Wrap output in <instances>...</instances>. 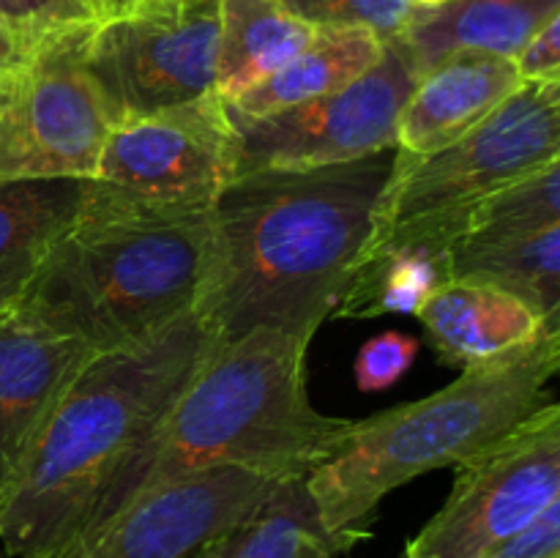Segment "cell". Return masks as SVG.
<instances>
[{
	"instance_id": "1",
	"label": "cell",
	"mask_w": 560,
	"mask_h": 558,
	"mask_svg": "<svg viewBox=\"0 0 560 558\" xmlns=\"http://www.w3.org/2000/svg\"><path fill=\"white\" fill-rule=\"evenodd\" d=\"M394 159L397 148L326 167L255 170L219 191L191 306L217 342L255 328L315 337L353 277Z\"/></svg>"
},
{
	"instance_id": "2",
	"label": "cell",
	"mask_w": 560,
	"mask_h": 558,
	"mask_svg": "<svg viewBox=\"0 0 560 558\" xmlns=\"http://www.w3.org/2000/svg\"><path fill=\"white\" fill-rule=\"evenodd\" d=\"M310 342L279 328L213 342L184 392L126 454L60 545L91 534L140 496L195 470L241 465L295 479L334 457L353 421L312 405Z\"/></svg>"
},
{
	"instance_id": "3",
	"label": "cell",
	"mask_w": 560,
	"mask_h": 558,
	"mask_svg": "<svg viewBox=\"0 0 560 558\" xmlns=\"http://www.w3.org/2000/svg\"><path fill=\"white\" fill-rule=\"evenodd\" d=\"M213 342L200 315L189 310L137 342L88 359L0 503L5 556H42L74 531L104 481L184 392Z\"/></svg>"
},
{
	"instance_id": "4",
	"label": "cell",
	"mask_w": 560,
	"mask_h": 558,
	"mask_svg": "<svg viewBox=\"0 0 560 558\" xmlns=\"http://www.w3.org/2000/svg\"><path fill=\"white\" fill-rule=\"evenodd\" d=\"M208 211L140 206L93 181L88 206L49 246L14 310L93 353L159 332L195 306Z\"/></svg>"
},
{
	"instance_id": "5",
	"label": "cell",
	"mask_w": 560,
	"mask_h": 558,
	"mask_svg": "<svg viewBox=\"0 0 560 558\" xmlns=\"http://www.w3.org/2000/svg\"><path fill=\"white\" fill-rule=\"evenodd\" d=\"M558 367L560 334H545L501 359L463 367L430 397L353 421L334 457L306 476L320 523L353 547L388 492L427 470L468 463L547 408Z\"/></svg>"
},
{
	"instance_id": "6",
	"label": "cell",
	"mask_w": 560,
	"mask_h": 558,
	"mask_svg": "<svg viewBox=\"0 0 560 558\" xmlns=\"http://www.w3.org/2000/svg\"><path fill=\"white\" fill-rule=\"evenodd\" d=\"M558 159L560 82H523L452 146L421 159L397 153L355 268L402 249L448 255L474 202Z\"/></svg>"
},
{
	"instance_id": "7",
	"label": "cell",
	"mask_w": 560,
	"mask_h": 558,
	"mask_svg": "<svg viewBox=\"0 0 560 558\" xmlns=\"http://www.w3.org/2000/svg\"><path fill=\"white\" fill-rule=\"evenodd\" d=\"M88 31L38 44L0 93V181L96 178L118 124L85 60Z\"/></svg>"
},
{
	"instance_id": "8",
	"label": "cell",
	"mask_w": 560,
	"mask_h": 558,
	"mask_svg": "<svg viewBox=\"0 0 560 558\" xmlns=\"http://www.w3.org/2000/svg\"><path fill=\"white\" fill-rule=\"evenodd\" d=\"M219 0H142L88 33L85 60L115 120L217 93Z\"/></svg>"
},
{
	"instance_id": "9",
	"label": "cell",
	"mask_w": 560,
	"mask_h": 558,
	"mask_svg": "<svg viewBox=\"0 0 560 558\" xmlns=\"http://www.w3.org/2000/svg\"><path fill=\"white\" fill-rule=\"evenodd\" d=\"M454 470L446 503L405 545V558H485L560 501L556 399Z\"/></svg>"
},
{
	"instance_id": "10",
	"label": "cell",
	"mask_w": 560,
	"mask_h": 558,
	"mask_svg": "<svg viewBox=\"0 0 560 558\" xmlns=\"http://www.w3.org/2000/svg\"><path fill=\"white\" fill-rule=\"evenodd\" d=\"M238 135L217 93L113 126L96 167L98 189L120 200L208 211L235 178Z\"/></svg>"
},
{
	"instance_id": "11",
	"label": "cell",
	"mask_w": 560,
	"mask_h": 558,
	"mask_svg": "<svg viewBox=\"0 0 560 558\" xmlns=\"http://www.w3.org/2000/svg\"><path fill=\"white\" fill-rule=\"evenodd\" d=\"M416 82L419 71L392 38L381 60L342 91L260 118L230 115L238 135L235 175L326 167L397 148V120Z\"/></svg>"
},
{
	"instance_id": "12",
	"label": "cell",
	"mask_w": 560,
	"mask_h": 558,
	"mask_svg": "<svg viewBox=\"0 0 560 558\" xmlns=\"http://www.w3.org/2000/svg\"><path fill=\"white\" fill-rule=\"evenodd\" d=\"M279 481L241 465L195 470L140 496L91 534L31 558H186L249 523Z\"/></svg>"
},
{
	"instance_id": "13",
	"label": "cell",
	"mask_w": 560,
	"mask_h": 558,
	"mask_svg": "<svg viewBox=\"0 0 560 558\" xmlns=\"http://www.w3.org/2000/svg\"><path fill=\"white\" fill-rule=\"evenodd\" d=\"M93 350L11 306L0 312V503Z\"/></svg>"
},
{
	"instance_id": "14",
	"label": "cell",
	"mask_w": 560,
	"mask_h": 558,
	"mask_svg": "<svg viewBox=\"0 0 560 558\" xmlns=\"http://www.w3.org/2000/svg\"><path fill=\"white\" fill-rule=\"evenodd\" d=\"M523 85L512 58L452 53L424 71L397 120V153L421 159L452 146Z\"/></svg>"
},
{
	"instance_id": "15",
	"label": "cell",
	"mask_w": 560,
	"mask_h": 558,
	"mask_svg": "<svg viewBox=\"0 0 560 558\" xmlns=\"http://www.w3.org/2000/svg\"><path fill=\"white\" fill-rule=\"evenodd\" d=\"M416 317L435 353L457 367L501 359L545 334H558L517 295L463 279L432 290Z\"/></svg>"
},
{
	"instance_id": "16",
	"label": "cell",
	"mask_w": 560,
	"mask_h": 558,
	"mask_svg": "<svg viewBox=\"0 0 560 558\" xmlns=\"http://www.w3.org/2000/svg\"><path fill=\"white\" fill-rule=\"evenodd\" d=\"M556 14L560 0H448L441 9H419L394 42L421 77L452 53H490L514 60Z\"/></svg>"
},
{
	"instance_id": "17",
	"label": "cell",
	"mask_w": 560,
	"mask_h": 558,
	"mask_svg": "<svg viewBox=\"0 0 560 558\" xmlns=\"http://www.w3.org/2000/svg\"><path fill=\"white\" fill-rule=\"evenodd\" d=\"M93 181H0V312L11 310L31 284L44 255L88 206Z\"/></svg>"
},
{
	"instance_id": "18",
	"label": "cell",
	"mask_w": 560,
	"mask_h": 558,
	"mask_svg": "<svg viewBox=\"0 0 560 558\" xmlns=\"http://www.w3.org/2000/svg\"><path fill=\"white\" fill-rule=\"evenodd\" d=\"M386 42L366 27H315L312 42L277 74L228 104L235 118H260L342 91L381 60Z\"/></svg>"
},
{
	"instance_id": "19",
	"label": "cell",
	"mask_w": 560,
	"mask_h": 558,
	"mask_svg": "<svg viewBox=\"0 0 560 558\" xmlns=\"http://www.w3.org/2000/svg\"><path fill=\"white\" fill-rule=\"evenodd\" d=\"M217 96L235 102L277 74L315 36V27L290 14L282 0H219Z\"/></svg>"
},
{
	"instance_id": "20",
	"label": "cell",
	"mask_w": 560,
	"mask_h": 558,
	"mask_svg": "<svg viewBox=\"0 0 560 558\" xmlns=\"http://www.w3.org/2000/svg\"><path fill=\"white\" fill-rule=\"evenodd\" d=\"M448 279L506 290L560 334V224L492 244H454Z\"/></svg>"
},
{
	"instance_id": "21",
	"label": "cell",
	"mask_w": 560,
	"mask_h": 558,
	"mask_svg": "<svg viewBox=\"0 0 560 558\" xmlns=\"http://www.w3.org/2000/svg\"><path fill=\"white\" fill-rule=\"evenodd\" d=\"M350 545L328 534L306 490V476L279 481L255 518L241 528L230 558H337Z\"/></svg>"
},
{
	"instance_id": "22",
	"label": "cell",
	"mask_w": 560,
	"mask_h": 558,
	"mask_svg": "<svg viewBox=\"0 0 560 558\" xmlns=\"http://www.w3.org/2000/svg\"><path fill=\"white\" fill-rule=\"evenodd\" d=\"M443 282H448V255L424 249L388 252L355 268L334 315H416Z\"/></svg>"
},
{
	"instance_id": "23",
	"label": "cell",
	"mask_w": 560,
	"mask_h": 558,
	"mask_svg": "<svg viewBox=\"0 0 560 558\" xmlns=\"http://www.w3.org/2000/svg\"><path fill=\"white\" fill-rule=\"evenodd\" d=\"M552 224H560V159L474 202L457 244L520 239Z\"/></svg>"
},
{
	"instance_id": "24",
	"label": "cell",
	"mask_w": 560,
	"mask_h": 558,
	"mask_svg": "<svg viewBox=\"0 0 560 558\" xmlns=\"http://www.w3.org/2000/svg\"><path fill=\"white\" fill-rule=\"evenodd\" d=\"M107 0H0V33L20 60L38 44L107 20Z\"/></svg>"
},
{
	"instance_id": "25",
	"label": "cell",
	"mask_w": 560,
	"mask_h": 558,
	"mask_svg": "<svg viewBox=\"0 0 560 558\" xmlns=\"http://www.w3.org/2000/svg\"><path fill=\"white\" fill-rule=\"evenodd\" d=\"M282 5L312 27H366L383 42L402 36L419 14L410 0H282Z\"/></svg>"
},
{
	"instance_id": "26",
	"label": "cell",
	"mask_w": 560,
	"mask_h": 558,
	"mask_svg": "<svg viewBox=\"0 0 560 558\" xmlns=\"http://www.w3.org/2000/svg\"><path fill=\"white\" fill-rule=\"evenodd\" d=\"M419 339L402 332H381L366 339L355 353V383L361 392L392 388L413 367Z\"/></svg>"
},
{
	"instance_id": "27",
	"label": "cell",
	"mask_w": 560,
	"mask_h": 558,
	"mask_svg": "<svg viewBox=\"0 0 560 558\" xmlns=\"http://www.w3.org/2000/svg\"><path fill=\"white\" fill-rule=\"evenodd\" d=\"M485 558H560V501L550 503L534 523L509 536Z\"/></svg>"
},
{
	"instance_id": "28",
	"label": "cell",
	"mask_w": 560,
	"mask_h": 558,
	"mask_svg": "<svg viewBox=\"0 0 560 558\" xmlns=\"http://www.w3.org/2000/svg\"><path fill=\"white\" fill-rule=\"evenodd\" d=\"M514 63L523 82H560V14L528 38Z\"/></svg>"
},
{
	"instance_id": "29",
	"label": "cell",
	"mask_w": 560,
	"mask_h": 558,
	"mask_svg": "<svg viewBox=\"0 0 560 558\" xmlns=\"http://www.w3.org/2000/svg\"><path fill=\"white\" fill-rule=\"evenodd\" d=\"M241 528H244V525H241ZM241 528L230 531V534L219 536V539L206 542V545L197 547V550L191 553V556H186V558H230V553H233L235 542H238Z\"/></svg>"
},
{
	"instance_id": "30",
	"label": "cell",
	"mask_w": 560,
	"mask_h": 558,
	"mask_svg": "<svg viewBox=\"0 0 560 558\" xmlns=\"http://www.w3.org/2000/svg\"><path fill=\"white\" fill-rule=\"evenodd\" d=\"M20 63V55H16V49L11 47L9 38L0 33V66H16Z\"/></svg>"
},
{
	"instance_id": "31",
	"label": "cell",
	"mask_w": 560,
	"mask_h": 558,
	"mask_svg": "<svg viewBox=\"0 0 560 558\" xmlns=\"http://www.w3.org/2000/svg\"><path fill=\"white\" fill-rule=\"evenodd\" d=\"M410 3H413L416 9H441V5H446L448 0H410Z\"/></svg>"
},
{
	"instance_id": "32",
	"label": "cell",
	"mask_w": 560,
	"mask_h": 558,
	"mask_svg": "<svg viewBox=\"0 0 560 558\" xmlns=\"http://www.w3.org/2000/svg\"><path fill=\"white\" fill-rule=\"evenodd\" d=\"M135 3H142V0H107V9H109V14H115V11L126 9V5H135Z\"/></svg>"
},
{
	"instance_id": "33",
	"label": "cell",
	"mask_w": 560,
	"mask_h": 558,
	"mask_svg": "<svg viewBox=\"0 0 560 558\" xmlns=\"http://www.w3.org/2000/svg\"><path fill=\"white\" fill-rule=\"evenodd\" d=\"M11 69H14V66H0V93H3L5 82H9V74H11Z\"/></svg>"
}]
</instances>
